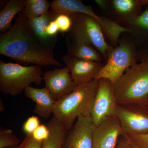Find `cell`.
Returning <instances> with one entry per match:
<instances>
[{"instance_id": "obj_1", "label": "cell", "mask_w": 148, "mask_h": 148, "mask_svg": "<svg viewBox=\"0 0 148 148\" xmlns=\"http://www.w3.org/2000/svg\"><path fill=\"white\" fill-rule=\"evenodd\" d=\"M0 54L18 64L41 67L63 66L54 58L53 50L36 37L22 12L17 15L10 29L0 36Z\"/></svg>"}, {"instance_id": "obj_2", "label": "cell", "mask_w": 148, "mask_h": 148, "mask_svg": "<svg viewBox=\"0 0 148 148\" xmlns=\"http://www.w3.org/2000/svg\"><path fill=\"white\" fill-rule=\"evenodd\" d=\"M98 85V80L94 79L77 86L71 93L56 101L53 117L70 130L79 116L90 114Z\"/></svg>"}, {"instance_id": "obj_3", "label": "cell", "mask_w": 148, "mask_h": 148, "mask_svg": "<svg viewBox=\"0 0 148 148\" xmlns=\"http://www.w3.org/2000/svg\"><path fill=\"white\" fill-rule=\"evenodd\" d=\"M118 105L147 106L148 100V63L134 64L113 84Z\"/></svg>"}, {"instance_id": "obj_4", "label": "cell", "mask_w": 148, "mask_h": 148, "mask_svg": "<svg viewBox=\"0 0 148 148\" xmlns=\"http://www.w3.org/2000/svg\"><path fill=\"white\" fill-rule=\"evenodd\" d=\"M42 67L24 66L18 64L0 61V90L5 94L19 95L32 83L37 85L43 80Z\"/></svg>"}, {"instance_id": "obj_5", "label": "cell", "mask_w": 148, "mask_h": 148, "mask_svg": "<svg viewBox=\"0 0 148 148\" xmlns=\"http://www.w3.org/2000/svg\"><path fill=\"white\" fill-rule=\"evenodd\" d=\"M72 19L70 31L83 38L103 55L107 57L111 48L105 40L103 29L98 21L91 16L81 13L69 14ZM69 31V32H70Z\"/></svg>"}, {"instance_id": "obj_6", "label": "cell", "mask_w": 148, "mask_h": 148, "mask_svg": "<svg viewBox=\"0 0 148 148\" xmlns=\"http://www.w3.org/2000/svg\"><path fill=\"white\" fill-rule=\"evenodd\" d=\"M108 54L107 63L97 74L95 79H106L113 84L130 67L136 64V61L132 49L126 44L111 48Z\"/></svg>"}, {"instance_id": "obj_7", "label": "cell", "mask_w": 148, "mask_h": 148, "mask_svg": "<svg viewBox=\"0 0 148 148\" xmlns=\"http://www.w3.org/2000/svg\"><path fill=\"white\" fill-rule=\"evenodd\" d=\"M139 105L117 106L114 115L125 134H148V109Z\"/></svg>"}, {"instance_id": "obj_8", "label": "cell", "mask_w": 148, "mask_h": 148, "mask_svg": "<svg viewBox=\"0 0 148 148\" xmlns=\"http://www.w3.org/2000/svg\"><path fill=\"white\" fill-rule=\"evenodd\" d=\"M98 80V90L90 113L95 126L113 116L118 105L112 83L105 78Z\"/></svg>"}, {"instance_id": "obj_9", "label": "cell", "mask_w": 148, "mask_h": 148, "mask_svg": "<svg viewBox=\"0 0 148 148\" xmlns=\"http://www.w3.org/2000/svg\"><path fill=\"white\" fill-rule=\"evenodd\" d=\"M95 127L90 114L79 116L67 133L63 148H92Z\"/></svg>"}, {"instance_id": "obj_10", "label": "cell", "mask_w": 148, "mask_h": 148, "mask_svg": "<svg viewBox=\"0 0 148 148\" xmlns=\"http://www.w3.org/2000/svg\"><path fill=\"white\" fill-rule=\"evenodd\" d=\"M43 80L45 87L55 101L68 95L76 86L67 66L47 71L43 73Z\"/></svg>"}, {"instance_id": "obj_11", "label": "cell", "mask_w": 148, "mask_h": 148, "mask_svg": "<svg viewBox=\"0 0 148 148\" xmlns=\"http://www.w3.org/2000/svg\"><path fill=\"white\" fill-rule=\"evenodd\" d=\"M62 59L69 68L76 86L95 79V77L104 66L101 62L80 59L68 53L64 55Z\"/></svg>"}, {"instance_id": "obj_12", "label": "cell", "mask_w": 148, "mask_h": 148, "mask_svg": "<svg viewBox=\"0 0 148 148\" xmlns=\"http://www.w3.org/2000/svg\"><path fill=\"white\" fill-rule=\"evenodd\" d=\"M124 134L114 115L95 126L92 148H115L119 138Z\"/></svg>"}, {"instance_id": "obj_13", "label": "cell", "mask_w": 148, "mask_h": 148, "mask_svg": "<svg viewBox=\"0 0 148 148\" xmlns=\"http://www.w3.org/2000/svg\"><path fill=\"white\" fill-rule=\"evenodd\" d=\"M66 45L69 55L84 60L101 62L103 55L84 39L73 32H68Z\"/></svg>"}, {"instance_id": "obj_14", "label": "cell", "mask_w": 148, "mask_h": 148, "mask_svg": "<svg viewBox=\"0 0 148 148\" xmlns=\"http://www.w3.org/2000/svg\"><path fill=\"white\" fill-rule=\"evenodd\" d=\"M24 93L27 98L36 103L35 113L45 119L53 115L56 101L46 88H39L30 86L25 89Z\"/></svg>"}, {"instance_id": "obj_15", "label": "cell", "mask_w": 148, "mask_h": 148, "mask_svg": "<svg viewBox=\"0 0 148 148\" xmlns=\"http://www.w3.org/2000/svg\"><path fill=\"white\" fill-rule=\"evenodd\" d=\"M58 14L51 10L41 16L28 20L29 27L38 39L52 50L54 47L57 38L56 37L48 36L46 33V30L49 23L55 20Z\"/></svg>"}, {"instance_id": "obj_16", "label": "cell", "mask_w": 148, "mask_h": 148, "mask_svg": "<svg viewBox=\"0 0 148 148\" xmlns=\"http://www.w3.org/2000/svg\"><path fill=\"white\" fill-rule=\"evenodd\" d=\"M47 126L49 135L47 140L43 141L42 148H63L69 130L61 121L53 116Z\"/></svg>"}, {"instance_id": "obj_17", "label": "cell", "mask_w": 148, "mask_h": 148, "mask_svg": "<svg viewBox=\"0 0 148 148\" xmlns=\"http://www.w3.org/2000/svg\"><path fill=\"white\" fill-rule=\"evenodd\" d=\"M26 0H10L0 12V32L5 33L12 26V21L16 14L23 12Z\"/></svg>"}, {"instance_id": "obj_18", "label": "cell", "mask_w": 148, "mask_h": 148, "mask_svg": "<svg viewBox=\"0 0 148 148\" xmlns=\"http://www.w3.org/2000/svg\"><path fill=\"white\" fill-rule=\"evenodd\" d=\"M51 5V2L47 0H26L22 13L28 20H31L46 13Z\"/></svg>"}, {"instance_id": "obj_19", "label": "cell", "mask_w": 148, "mask_h": 148, "mask_svg": "<svg viewBox=\"0 0 148 148\" xmlns=\"http://www.w3.org/2000/svg\"><path fill=\"white\" fill-rule=\"evenodd\" d=\"M21 140L13 134L10 129L2 130L0 132V148L18 146Z\"/></svg>"}, {"instance_id": "obj_20", "label": "cell", "mask_w": 148, "mask_h": 148, "mask_svg": "<svg viewBox=\"0 0 148 148\" xmlns=\"http://www.w3.org/2000/svg\"><path fill=\"white\" fill-rule=\"evenodd\" d=\"M112 3L116 11L122 14L130 13L138 5H141L140 1L114 0Z\"/></svg>"}, {"instance_id": "obj_21", "label": "cell", "mask_w": 148, "mask_h": 148, "mask_svg": "<svg viewBox=\"0 0 148 148\" xmlns=\"http://www.w3.org/2000/svg\"><path fill=\"white\" fill-rule=\"evenodd\" d=\"M55 20L59 27V32L61 33H68L71 29L72 19L69 15L59 14Z\"/></svg>"}, {"instance_id": "obj_22", "label": "cell", "mask_w": 148, "mask_h": 148, "mask_svg": "<svg viewBox=\"0 0 148 148\" xmlns=\"http://www.w3.org/2000/svg\"><path fill=\"white\" fill-rule=\"evenodd\" d=\"M40 125L38 117L33 116L29 117L24 123L22 127L23 131L27 135H32Z\"/></svg>"}, {"instance_id": "obj_23", "label": "cell", "mask_w": 148, "mask_h": 148, "mask_svg": "<svg viewBox=\"0 0 148 148\" xmlns=\"http://www.w3.org/2000/svg\"><path fill=\"white\" fill-rule=\"evenodd\" d=\"M125 135L132 143H134L139 148H148V134L145 135Z\"/></svg>"}, {"instance_id": "obj_24", "label": "cell", "mask_w": 148, "mask_h": 148, "mask_svg": "<svg viewBox=\"0 0 148 148\" xmlns=\"http://www.w3.org/2000/svg\"><path fill=\"white\" fill-rule=\"evenodd\" d=\"M49 135V130L47 126L40 124L32 134L33 138L38 141L43 142L47 139Z\"/></svg>"}, {"instance_id": "obj_25", "label": "cell", "mask_w": 148, "mask_h": 148, "mask_svg": "<svg viewBox=\"0 0 148 148\" xmlns=\"http://www.w3.org/2000/svg\"><path fill=\"white\" fill-rule=\"evenodd\" d=\"M116 148H140L132 143L124 134L119 138Z\"/></svg>"}, {"instance_id": "obj_26", "label": "cell", "mask_w": 148, "mask_h": 148, "mask_svg": "<svg viewBox=\"0 0 148 148\" xmlns=\"http://www.w3.org/2000/svg\"><path fill=\"white\" fill-rule=\"evenodd\" d=\"M24 148H42V142L35 140L32 135H27L23 140Z\"/></svg>"}, {"instance_id": "obj_27", "label": "cell", "mask_w": 148, "mask_h": 148, "mask_svg": "<svg viewBox=\"0 0 148 148\" xmlns=\"http://www.w3.org/2000/svg\"><path fill=\"white\" fill-rule=\"evenodd\" d=\"M135 23L138 27L148 30V8L136 18Z\"/></svg>"}, {"instance_id": "obj_28", "label": "cell", "mask_w": 148, "mask_h": 148, "mask_svg": "<svg viewBox=\"0 0 148 148\" xmlns=\"http://www.w3.org/2000/svg\"><path fill=\"white\" fill-rule=\"evenodd\" d=\"M59 32V27L56 20L51 21L47 28L46 33L49 37H56V35Z\"/></svg>"}, {"instance_id": "obj_29", "label": "cell", "mask_w": 148, "mask_h": 148, "mask_svg": "<svg viewBox=\"0 0 148 148\" xmlns=\"http://www.w3.org/2000/svg\"><path fill=\"white\" fill-rule=\"evenodd\" d=\"M144 61V62H147V63H148V54H147V56H146L145 57L144 61Z\"/></svg>"}, {"instance_id": "obj_30", "label": "cell", "mask_w": 148, "mask_h": 148, "mask_svg": "<svg viewBox=\"0 0 148 148\" xmlns=\"http://www.w3.org/2000/svg\"><path fill=\"white\" fill-rule=\"evenodd\" d=\"M5 148H20V145L18 146H14V147H9Z\"/></svg>"}, {"instance_id": "obj_31", "label": "cell", "mask_w": 148, "mask_h": 148, "mask_svg": "<svg viewBox=\"0 0 148 148\" xmlns=\"http://www.w3.org/2000/svg\"><path fill=\"white\" fill-rule=\"evenodd\" d=\"M24 143L23 141H22V143L20 144V148H24Z\"/></svg>"}, {"instance_id": "obj_32", "label": "cell", "mask_w": 148, "mask_h": 148, "mask_svg": "<svg viewBox=\"0 0 148 148\" xmlns=\"http://www.w3.org/2000/svg\"><path fill=\"white\" fill-rule=\"evenodd\" d=\"M147 108L148 109V101H147Z\"/></svg>"}]
</instances>
